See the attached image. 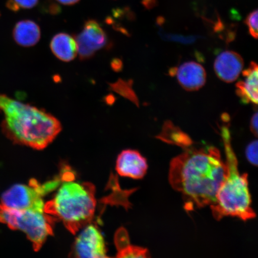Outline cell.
<instances>
[{
  "instance_id": "9c48e42d",
  "label": "cell",
  "mask_w": 258,
  "mask_h": 258,
  "mask_svg": "<svg viewBox=\"0 0 258 258\" xmlns=\"http://www.w3.org/2000/svg\"><path fill=\"white\" fill-rule=\"evenodd\" d=\"M148 168L146 159L136 150L122 151L116 161V170L118 175L132 179L143 178Z\"/></svg>"
},
{
  "instance_id": "44dd1931",
  "label": "cell",
  "mask_w": 258,
  "mask_h": 258,
  "mask_svg": "<svg viewBox=\"0 0 258 258\" xmlns=\"http://www.w3.org/2000/svg\"><path fill=\"white\" fill-rule=\"evenodd\" d=\"M257 140L251 142L247 145L245 151L247 161L256 167L257 166Z\"/></svg>"
},
{
  "instance_id": "52a82bcc",
  "label": "cell",
  "mask_w": 258,
  "mask_h": 258,
  "mask_svg": "<svg viewBox=\"0 0 258 258\" xmlns=\"http://www.w3.org/2000/svg\"><path fill=\"white\" fill-rule=\"evenodd\" d=\"M77 236L73 253L77 257H107L104 237L96 225H86Z\"/></svg>"
},
{
  "instance_id": "2e32d148",
  "label": "cell",
  "mask_w": 258,
  "mask_h": 258,
  "mask_svg": "<svg viewBox=\"0 0 258 258\" xmlns=\"http://www.w3.org/2000/svg\"><path fill=\"white\" fill-rule=\"evenodd\" d=\"M119 257H150L149 251L145 248L132 246L130 243L118 249Z\"/></svg>"
},
{
  "instance_id": "e0dca14e",
  "label": "cell",
  "mask_w": 258,
  "mask_h": 258,
  "mask_svg": "<svg viewBox=\"0 0 258 258\" xmlns=\"http://www.w3.org/2000/svg\"><path fill=\"white\" fill-rule=\"evenodd\" d=\"M112 88H114L116 92H118L119 94L121 95L131 101L135 103V104L138 105V99L136 95L132 89V82H126L124 81H119L117 83H114Z\"/></svg>"
},
{
  "instance_id": "ba28073f",
  "label": "cell",
  "mask_w": 258,
  "mask_h": 258,
  "mask_svg": "<svg viewBox=\"0 0 258 258\" xmlns=\"http://www.w3.org/2000/svg\"><path fill=\"white\" fill-rule=\"evenodd\" d=\"M76 40L80 59L86 60L104 48L107 43L108 38L98 22L89 20L86 22L82 32L77 35Z\"/></svg>"
},
{
  "instance_id": "8992f818",
  "label": "cell",
  "mask_w": 258,
  "mask_h": 258,
  "mask_svg": "<svg viewBox=\"0 0 258 258\" xmlns=\"http://www.w3.org/2000/svg\"><path fill=\"white\" fill-rule=\"evenodd\" d=\"M59 179L40 184L32 179L29 185L16 184L3 194L0 206L10 209H44L43 197L60 185Z\"/></svg>"
},
{
  "instance_id": "603a6c76",
  "label": "cell",
  "mask_w": 258,
  "mask_h": 258,
  "mask_svg": "<svg viewBox=\"0 0 258 258\" xmlns=\"http://www.w3.org/2000/svg\"><path fill=\"white\" fill-rule=\"evenodd\" d=\"M56 1L64 6H72L77 4L80 0H56Z\"/></svg>"
},
{
  "instance_id": "7a4b0ae2",
  "label": "cell",
  "mask_w": 258,
  "mask_h": 258,
  "mask_svg": "<svg viewBox=\"0 0 258 258\" xmlns=\"http://www.w3.org/2000/svg\"><path fill=\"white\" fill-rule=\"evenodd\" d=\"M0 111L5 115L3 128L15 143L43 150L62 131L57 119L43 109L0 94Z\"/></svg>"
},
{
  "instance_id": "277c9868",
  "label": "cell",
  "mask_w": 258,
  "mask_h": 258,
  "mask_svg": "<svg viewBox=\"0 0 258 258\" xmlns=\"http://www.w3.org/2000/svg\"><path fill=\"white\" fill-rule=\"evenodd\" d=\"M63 175L64 182L53 199L45 203L44 211L62 221L67 230L75 234L94 217L96 190L92 183L74 181L72 175Z\"/></svg>"
},
{
  "instance_id": "6da1fadb",
  "label": "cell",
  "mask_w": 258,
  "mask_h": 258,
  "mask_svg": "<svg viewBox=\"0 0 258 258\" xmlns=\"http://www.w3.org/2000/svg\"><path fill=\"white\" fill-rule=\"evenodd\" d=\"M227 175V164L218 148L191 146L171 161L169 180L172 188L182 194L189 211L214 205Z\"/></svg>"
},
{
  "instance_id": "5b68a950",
  "label": "cell",
  "mask_w": 258,
  "mask_h": 258,
  "mask_svg": "<svg viewBox=\"0 0 258 258\" xmlns=\"http://www.w3.org/2000/svg\"><path fill=\"white\" fill-rule=\"evenodd\" d=\"M54 219L44 209L16 210L0 206V222L14 230L27 235L35 251L39 250L47 238L53 234Z\"/></svg>"
},
{
  "instance_id": "8fae6325",
  "label": "cell",
  "mask_w": 258,
  "mask_h": 258,
  "mask_svg": "<svg viewBox=\"0 0 258 258\" xmlns=\"http://www.w3.org/2000/svg\"><path fill=\"white\" fill-rule=\"evenodd\" d=\"M176 74L180 85L187 91H196L205 85L206 73L201 64L195 62L183 63Z\"/></svg>"
},
{
  "instance_id": "ffe728a7",
  "label": "cell",
  "mask_w": 258,
  "mask_h": 258,
  "mask_svg": "<svg viewBox=\"0 0 258 258\" xmlns=\"http://www.w3.org/2000/svg\"><path fill=\"white\" fill-rule=\"evenodd\" d=\"M257 15V11L256 10L247 16L245 21L249 28L250 34L255 39H257L258 35Z\"/></svg>"
},
{
  "instance_id": "30bf717a",
  "label": "cell",
  "mask_w": 258,
  "mask_h": 258,
  "mask_svg": "<svg viewBox=\"0 0 258 258\" xmlns=\"http://www.w3.org/2000/svg\"><path fill=\"white\" fill-rule=\"evenodd\" d=\"M244 66L243 58L235 51H226L216 59L214 69L216 74L222 81L232 83L239 76Z\"/></svg>"
},
{
  "instance_id": "ac0fdd59",
  "label": "cell",
  "mask_w": 258,
  "mask_h": 258,
  "mask_svg": "<svg viewBox=\"0 0 258 258\" xmlns=\"http://www.w3.org/2000/svg\"><path fill=\"white\" fill-rule=\"evenodd\" d=\"M160 34L161 37L166 41L177 42V43L186 44L195 43L199 38L197 36H183L182 35L166 34L163 33V32Z\"/></svg>"
},
{
  "instance_id": "5bb4252c",
  "label": "cell",
  "mask_w": 258,
  "mask_h": 258,
  "mask_svg": "<svg viewBox=\"0 0 258 258\" xmlns=\"http://www.w3.org/2000/svg\"><path fill=\"white\" fill-rule=\"evenodd\" d=\"M14 38L18 44L23 47H31L39 41L41 31L35 22L24 20L19 22L14 30Z\"/></svg>"
},
{
  "instance_id": "7402d4cb",
  "label": "cell",
  "mask_w": 258,
  "mask_h": 258,
  "mask_svg": "<svg viewBox=\"0 0 258 258\" xmlns=\"http://www.w3.org/2000/svg\"><path fill=\"white\" fill-rule=\"evenodd\" d=\"M258 114L257 112L253 114L252 117L251 118L250 128L251 132L253 134L254 136L257 137V129H258Z\"/></svg>"
},
{
  "instance_id": "d6986e66",
  "label": "cell",
  "mask_w": 258,
  "mask_h": 258,
  "mask_svg": "<svg viewBox=\"0 0 258 258\" xmlns=\"http://www.w3.org/2000/svg\"><path fill=\"white\" fill-rule=\"evenodd\" d=\"M38 0H10L8 6L10 9L18 11L21 9H30L38 4Z\"/></svg>"
},
{
  "instance_id": "4fadbf2b",
  "label": "cell",
  "mask_w": 258,
  "mask_h": 258,
  "mask_svg": "<svg viewBox=\"0 0 258 258\" xmlns=\"http://www.w3.org/2000/svg\"><path fill=\"white\" fill-rule=\"evenodd\" d=\"M50 46L54 56L63 62H70L75 59L78 54L76 39L66 33L54 35Z\"/></svg>"
},
{
  "instance_id": "9a60e30c",
  "label": "cell",
  "mask_w": 258,
  "mask_h": 258,
  "mask_svg": "<svg viewBox=\"0 0 258 258\" xmlns=\"http://www.w3.org/2000/svg\"><path fill=\"white\" fill-rule=\"evenodd\" d=\"M157 138L167 143L178 145L184 149L191 147L192 144L191 139L170 121L165 122L162 132Z\"/></svg>"
},
{
  "instance_id": "3957f363",
  "label": "cell",
  "mask_w": 258,
  "mask_h": 258,
  "mask_svg": "<svg viewBox=\"0 0 258 258\" xmlns=\"http://www.w3.org/2000/svg\"><path fill=\"white\" fill-rule=\"evenodd\" d=\"M224 141L227 175L219 188L216 202L210 206L216 220L226 217L238 218L246 221L256 217L251 208V195L247 173L240 175L238 169V160L232 147L231 138L228 126L221 128Z\"/></svg>"
},
{
  "instance_id": "7c38bea8",
  "label": "cell",
  "mask_w": 258,
  "mask_h": 258,
  "mask_svg": "<svg viewBox=\"0 0 258 258\" xmlns=\"http://www.w3.org/2000/svg\"><path fill=\"white\" fill-rule=\"evenodd\" d=\"M246 78L236 84V93L244 104H257L258 70L257 64L251 62L247 69L243 72Z\"/></svg>"
}]
</instances>
